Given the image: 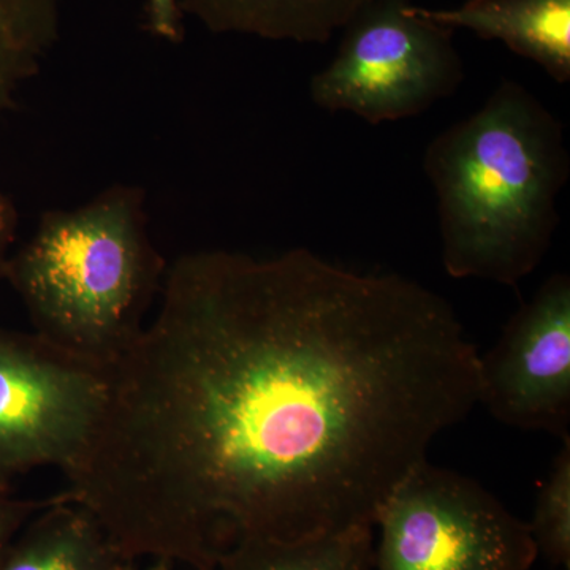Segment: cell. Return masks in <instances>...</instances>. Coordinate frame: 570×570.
<instances>
[{
	"label": "cell",
	"mask_w": 570,
	"mask_h": 570,
	"mask_svg": "<svg viewBox=\"0 0 570 570\" xmlns=\"http://www.w3.org/2000/svg\"><path fill=\"white\" fill-rule=\"evenodd\" d=\"M107 374L36 332L0 326V487L32 469L62 472L102 407Z\"/></svg>",
	"instance_id": "obj_6"
},
{
	"label": "cell",
	"mask_w": 570,
	"mask_h": 570,
	"mask_svg": "<svg viewBox=\"0 0 570 570\" xmlns=\"http://www.w3.org/2000/svg\"><path fill=\"white\" fill-rule=\"evenodd\" d=\"M127 562L96 517L62 493L0 554V570H121Z\"/></svg>",
	"instance_id": "obj_9"
},
{
	"label": "cell",
	"mask_w": 570,
	"mask_h": 570,
	"mask_svg": "<svg viewBox=\"0 0 570 570\" xmlns=\"http://www.w3.org/2000/svg\"><path fill=\"white\" fill-rule=\"evenodd\" d=\"M18 232V213L13 202L0 190V281L6 277L7 265L14 250Z\"/></svg>",
	"instance_id": "obj_16"
},
{
	"label": "cell",
	"mask_w": 570,
	"mask_h": 570,
	"mask_svg": "<svg viewBox=\"0 0 570 570\" xmlns=\"http://www.w3.org/2000/svg\"><path fill=\"white\" fill-rule=\"evenodd\" d=\"M373 570H531L530 524L475 480L420 461L379 505Z\"/></svg>",
	"instance_id": "obj_5"
},
{
	"label": "cell",
	"mask_w": 570,
	"mask_h": 570,
	"mask_svg": "<svg viewBox=\"0 0 570 570\" xmlns=\"http://www.w3.org/2000/svg\"><path fill=\"white\" fill-rule=\"evenodd\" d=\"M455 309L400 275L296 247L183 255L156 317L111 365L66 498L126 560L214 570L245 539L373 524L478 404Z\"/></svg>",
	"instance_id": "obj_1"
},
{
	"label": "cell",
	"mask_w": 570,
	"mask_h": 570,
	"mask_svg": "<svg viewBox=\"0 0 570 570\" xmlns=\"http://www.w3.org/2000/svg\"><path fill=\"white\" fill-rule=\"evenodd\" d=\"M436 194L442 265L455 279L517 285L540 265L570 175L564 126L512 80L423 154Z\"/></svg>",
	"instance_id": "obj_2"
},
{
	"label": "cell",
	"mask_w": 570,
	"mask_h": 570,
	"mask_svg": "<svg viewBox=\"0 0 570 570\" xmlns=\"http://www.w3.org/2000/svg\"><path fill=\"white\" fill-rule=\"evenodd\" d=\"M167 268L142 190L118 184L78 208L45 213L11 253L3 279L37 335L107 367L141 335Z\"/></svg>",
	"instance_id": "obj_3"
},
{
	"label": "cell",
	"mask_w": 570,
	"mask_h": 570,
	"mask_svg": "<svg viewBox=\"0 0 570 570\" xmlns=\"http://www.w3.org/2000/svg\"><path fill=\"white\" fill-rule=\"evenodd\" d=\"M183 10L179 0H148L149 29L168 41L183 39Z\"/></svg>",
	"instance_id": "obj_15"
},
{
	"label": "cell",
	"mask_w": 570,
	"mask_h": 570,
	"mask_svg": "<svg viewBox=\"0 0 570 570\" xmlns=\"http://www.w3.org/2000/svg\"><path fill=\"white\" fill-rule=\"evenodd\" d=\"M478 384V404L504 425L569 438V275H551L510 317L479 355Z\"/></svg>",
	"instance_id": "obj_7"
},
{
	"label": "cell",
	"mask_w": 570,
	"mask_h": 570,
	"mask_svg": "<svg viewBox=\"0 0 570 570\" xmlns=\"http://www.w3.org/2000/svg\"><path fill=\"white\" fill-rule=\"evenodd\" d=\"M51 498L43 501L17 498L11 489L0 487V554L28 521L50 504Z\"/></svg>",
	"instance_id": "obj_14"
},
{
	"label": "cell",
	"mask_w": 570,
	"mask_h": 570,
	"mask_svg": "<svg viewBox=\"0 0 570 570\" xmlns=\"http://www.w3.org/2000/svg\"><path fill=\"white\" fill-rule=\"evenodd\" d=\"M373 0H179L216 33L324 45Z\"/></svg>",
	"instance_id": "obj_10"
},
{
	"label": "cell",
	"mask_w": 570,
	"mask_h": 570,
	"mask_svg": "<svg viewBox=\"0 0 570 570\" xmlns=\"http://www.w3.org/2000/svg\"><path fill=\"white\" fill-rule=\"evenodd\" d=\"M333 61L311 78L309 97L330 112L371 126L414 118L453 96L464 62L452 29L417 13L412 0H373L343 28Z\"/></svg>",
	"instance_id": "obj_4"
},
{
	"label": "cell",
	"mask_w": 570,
	"mask_h": 570,
	"mask_svg": "<svg viewBox=\"0 0 570 570\" xmlns=\"http://www.w3.org/2000/svg\"><path fill=\"white\" fill-rule=\"evenodd\" d=\"M63 0H0V119L59 36Z\"/></svg>",
	"instance_id": "obj_12"
},
{
	"label": "cell",
	"mask_w": 570,
	"mask_h": 570,
	"mask_svg": "<svg viewBox=\"0 0 570 570\" xmlns=\"http://www.w3.org/2000/svg\"><path fill=\"white\" fill-rule=\"evenodd\" d=\"M373 524L303 540L245 539L214 570H373Z\"/></svg>",
	"instance_id": "obj_11"
},
{
	"label": "cell",
	"mask_w": 570,
	"mask_h": 570,
	"mask_svg": "<svg viewBox=\"0 0 570 570\" xmlns=\"http://www.w3.org/2000/svg\"><path fill=\"white\" fill-rule=\"evenodd\" d=\"M530 524L538 553L554 568L570 569V439H562L547 478L540 483Z\"/></svg>",
	"instance_id": "obj_13"
},
{
	"label": "cell",
	"mask_w": 570,
	"mask_h": 570,
	"mask_svg": "<svg viewBox=\"0 0 570 570\" xmlns=\"http://www.w3.org/2000/svg\"><path fill=\"white\" fill-rule=\"evenodd\" d=\"M171 569H174V564H171V562L163 561V560H153V564L149 566V568L146 570H171ZM121 570H138V569H137V566H135V561H129V562H127L126 566H124V568Z\"/></svg>",
	"instance_id": "obj_17"
},
{
	"label": "cell",
	"mask_w": 570,
	"mask_h": 570,
	"mask_svg": "<svg viewBox=\"0 0 570 570\" xmlns=\"http://www.w3.org/2000/svg\"><path fill=\"white\" fill-rule=\"evenodd\" d=\"M415 10L452 31L502 41L560 85L570 81V0H466L455 9Z\"/></svg>",
	"instance_id": "obj_8"
}]
</instances>
